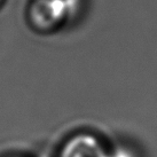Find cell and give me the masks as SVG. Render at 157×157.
<instances>
[{"label": "cell", "instance_id": "obj_1", "mask_svg": "<svg viewBox=\"0 0 157 157\" xmlns=\"http://www.w3.org/2000/svg\"><path fill=\"white\" fill-rule=\"evenodd\" d=\"M71 8V0H32L28 18L36 30L53 31L63 24Z\"/></svg>", "mask_w": 157, "mask_h": 157}, {"label": "cell", "instance_id": "obj_2", "mask_svg": "<svg viewBox=\"0 0 157 157\" xmlns=\"http://www.w3.org/2000/svg\"><path fill=\"white\" fill-rule=\"evenodd\" d=\"M59 157H110L101 142L90 134H77L67 140Z\"/></svg>", "mask_w": 157, "mask_h": 157}, {"label": "cell", "instance_id": "obj_3", "mask_svg": "<svg viewBox=\"0 0 157 157\" xmlns=\"http://www.w3.org/2000/svg\"><path fill=\"white\" fill-rule=\"evenodd\" d=\"M110 157H133V155L127 150L118 149L116 151H113V154H110Z\"/></svg>", "mask_w": 157, "mask_h": 157}]
</instances>
